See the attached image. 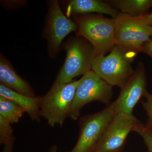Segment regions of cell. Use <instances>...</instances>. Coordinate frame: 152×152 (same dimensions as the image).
<instances>
[{
	"label": "cell",
	"mask_w": 152,
	"mask_h": 152,
	"mask_svg": "<svg viewBox=\"0 0 152 152\" xmlns=\"http://www.w3.org/2000/svg\"><path fill=\"white\" fill-rule=\"evenodd\" d=\"M135 132L142 137L148 152H152V131L141 124Z\"/></svg>",
	"instance_id": "obj_18"
},
{
	"label": "cell",
	"mask_w": 152,
	"mask_h": 152,
	"mask_svg": "<svg viewBox=\"0 0 152 152\" xmlns=\"http://www.w3.org/2000/svg\"><path fill=\"white\" fill-rule=\"evenodd\" d=\"M0 83L6 88L20 94L29 96H36L29 84L17 74L1 55L0 58Z\"/></svg>",
	"instance_id": "obj_11"
},
{
	"label": "cell",
	"mask_w": 152,
	"mask_h": 152,
	"mask_svg": "<svg viewBox=\"0 0 152 152\" xmlns=\"http://www.w3.org/2000/svg\"><path fill=\"white\" fill-rule=\"evenodd\" d=\"M141 20L144 23L152 26V12L145 15L140 17Z\"/></svg>",
	"instance_id": "obj_20"
},
{
	"label": "cell",
	"mask_w": 152,
	"mask_h": 152,
	"mask_svg": "<svg viewBox=\"0 0 152 152\" xmlns=\"http://www.w3.org/2000/svg\"><path fill=\"white\" fill-rule=\"evenodd\" d=\"M77 28L75 22L68 19L63 13L58 1L51 2L46 27L50 53L52 54L58 53L66 36L72 32L77 31Z\"/></svg>",
	"instance_id": "obj_10"
},
{
	"label": "cell",
	"mask_w": 152,
	"mask_h": 152,
	"mask_svg": "<svg viewBox=\"0 0 152 152\" xmlns=\"http://www.w3.org/2000/svg\"><path fill=\"white\" fill-rule=\"evenodd\" d=\"M115 115L110 104L100 111L80 118L78 139L73 149L69 152H92Z\"/></svg>",
	"instance_id": "obj_6"
},
{
	"label": "cell",
	"mask_w": 152,
	"mask_h": 152,
	"mask_svg": "<svg viewBox=\"0 0 152 152\" xmlns=\"http://www.w3.org/2000/svg\"><path fill=\"white\" fill-rule=\"evenodd\" d=\"M14 144L4 145L1 152H13Z\"/></svg>",
	"instance_id": "obj_21"
},
{
	"label": "cell",
	"mask_w": 152,
	"mask_h": 152,
	"mask_svg": "<svg viewBox=\"0 0 152 152\" xmlns=\"http://www.w3.org/2000/svg\"><path fill=\"white\" fill-rule=\"evenodd\" d=\"M114 19L115 45L141 52L152 36V26L143 23L140 17H132L120 12Z\"/></svg>",
	"instance_id": "obj_7"
},
{
	"label": "cell",
	"mask_w": 152,
	"mask_h": 152,
	"mask_svg": "<svg viewBox=\"0 0 152 152\" xmlns=\"http://www.w3.org/2000/svg\"><path fill=\"white\" fill-rule=\"evenodd\" d=\"M78 28L76 35L84 38L94 48L98 55L105 56L113 48L115 21L98 15L75 17Z\"/></svg>",
	"instance_id": "obj_4"
},
{
	"label": "cell",
	"mask_w": 152,
	"mask_h": 152,
	"mask_svg": "<svg viewBox=\"0 0 152 152\" xmlns=\"http://www.w3.org/2000/svg\"><path fill=\"white\" fill-rule=\"evenodd\" d=\"M79 83L80 80L63 84L55 82L46 94L42 97L41 116L52 127L57 125L62 126L69 118Z\"/></svg>",
	"instance_id": "obj_3"
},
{
	"label": "cell",
	"mask_w": 152,
	"mask_h": 152,
	"mask_svg": "<svg viewBox=\"0 0 152 152\" xmlns=\"http://www.w3.org/2000/svg\"><path fill=\"white\" fill-rule=\"evenodd\" d=\"M66 56L64 63L55 82L59 84L71 83L78 76L92 70L98 54L84 38L77 36L69 39L64 45Z\"/></svg>",
	"instance_id": "obj_2"
},
{
	"label": "cell",
	"mask_w": 152,
	"mask_h": 152,
	"mask_svg": "<svg viewBox=\"0 0 152 152\" xmlns=\"http://www.w3.org/2000/svg\"><path fill=\"white\" fill-rule=\"evenodd\" d=\"M139 53L115 45L107 56L97 55L92 70L110 86L122 88L134 72L132 64Z\"/></svg>",
	"instance_id": "obj_1"
},
{
	"label": "cell",
	"mask_w": 152,
	"mask_h": 152,
	"mask_svg": "<svg viewBox=\"0 0 152 152\" xmlns=\"http://www.w3.org/2000/svg\"><path fill=\"white\" fill-rule=\"evenodd\" d=\"M141 52L147 54L152 58V36L149 41L144 45L142 48Z\"/></svg>",
	"instance_id": "obj_19"
},
{
	"label": "cell",
	"mask_w": 152,
	"mask_h": 152,
	"mask_svg": "<svg viewBox=\"0 0 152 152\" xmlns=\"http://www.w3.org/2000/svg\"><path fill=\"white\" fill-rule=\"evenodd\" d=\"M144 97L145 98L146 101L142 102V105L148 117L145 126L152 131V94H150L146 90Z\"/></svg>",
	"instance_id": "obj_17"
},
{
	"label": "cell",
	"mask_w": 152,
	"mask_h": 152,
	"mask_svg": "<svg viewBox=\"0 0 152 152\" xmlns=\"http://www.w3.org/2000/svg\"><path fill=\"white\" fill-rule=\"evenodd\" d=\"M113 94V87L92 70L88 71L80 79L69 118L73 121L78 119L82 108L92 102L98 101L108 105Z\"/></svg>",
	"instance_id": "obj_5"
},
{
	"label": "cell",
	"mask_w": 152,
	"mask_h": 152,
	"mask_svg": "<svg viewBox=\"0 0 152 152\" xmlns=\"http://www.w3.org/2000/svg\"><path fill=\"white\" fill-rule=\"evenodd\" d=\"M0 96L15 102L24 110L33 121L41 120L40 106L42 97H31L20 94L0 84Z\"/></svg>",
	"instance_id": "obj_13"
},
{
	"label": "cell",
	"mask_w": 152,
	"mask_h": 152,
	"mask_svg": "<svg viewBox=\"0 0 152 152\" xmlns=\"http://www.w3.org/2000/svg\"><path fill=\"white\" fill-rule=\"evenodd\" d=\"M147 77L145 66L139 62L133 75L122 88L118 97L111 103L115 114L132 115L135 107L146 91Z\"/></svg>",
	"instance_id": "obj_9"
},
{
	"label": "cell",
	"mask_w": 152,
	"mask_h": 152,
	"mask_svg": "<svg viewBox=\"0 0 152 152\" xmlns=\"http://www.w3.org/2000/svg\"><path fill=\"white\" fill-rule=\"evenodd\" d=\"M99 13L116 18L119 12L103 1L99 0H72L69 1L66 10L68 17L76 14Z\"/></svg>",
	"instance_id": "obj_12"
},
{
	"label": "cell",
	"mask_w": 152,
	"mask_h": 152,
	"mask_svg": "<svg viewBox=\"0 0 152 152\" xmlns=\"http://www.w3.org/2000/svg\"><path fill=\"white\" fill-rule=\"evenodd\" d=\"M141 124L134 115L115 114L92 152H121L129 134Z\"/></svg>",
	"instance_id": "obj_8"
},
{
	"label": "cell",
	"mask_w": 152,
	"mask_h": 152,
	"mask_svg": "<svg viewBox=\"0 0 152 152\" xmlns=\"http://www.w3.org/2000/svg\"><path fill=\"white\" fill-rule=\"evenodd\" d=\"M25 113L24 110L15 102L0 96V116L11 124L18 122Z\"/></svg>",
	"instance_id": "obj_15"
},
{
	"label": "cell",
	"mask_w": 152,
	"mask_h": 152,
	"mask_svg": "<svg viewBox=\"0 0 152 152\" xmlns=\"http://www.w3.org/2000/svg\"><path fill=\"white\" fill-rule=\"evenodd\" d=\"M12 125L5 119L0 116V143L4 145L14 144L15 138Z\"/></svg>",
	"instance_id": "obj_16"
},
{
	"label": "cell",
	"mask_w": 152,
	"mask_h": 152,
	"mask_svg": "<svg viewBox=\"0 0 152 152\" xmlns=\"http://www.w3.org/2000/svg\"><path fill=\"white\" fill-rule=\"evenodd\" d=\"M58 151V147L57 145H53L49 150V152H57Z\"/></svg>",
	"instance_id": "obj_22"
},
{
	"label": "cell",
	"mask_w": 152,
	"mask_h": 152,
	"mask_svg": "<svg viewBox=\"0 0 152 152\" xmlns=\"http://www.w3.org/2000/svg\"><path fill=\"white\" fill-rule=\"evenodd\" d=\"M108 1L115 9L119 10L120 12L132 17L147 15V12L152 7V0H114Z\"/></svg>",
	"instance_id": "obj_14"
}]
</instances>
